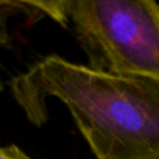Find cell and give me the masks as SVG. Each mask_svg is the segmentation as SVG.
I'll list each match as a JSON object with an SVG mask.
<instances>
[{"label": "cell", "mask_w": 159, "mask_h": 159, "mask_svg": "<svg viewBox=\"0 0 159 159\" xmlns=\"http://www.w3.org/2000/svg\"><path fill=\"white\" fill-rule=\"evenodd\" d=\"M27 119H48L59 99L96 159H159V80L102 72L51 53L9 83Z\"/></svg>", "instance_id": "6da1fadb"}, {"label": "cell", "mask_w": 159, "mask_h": 159, "mask_svg": "<svg viewBox=\"0 0 159 159\" xmlns=\"http://www.w3.org/2000/svg\"><path fill=\"white\" fill-rule=\"evenodd\" d=\"M48 18L69 29L87 66L159 80V5L152 0L45 1Z\"/></svg>", "instance_id": "7a4b0ae2"}, {"label": "cell", "mask_w": 159, "mask_h": 159, "mask_svg": "<svg viewBox=\"0 0 159 159\" xmlns=\"http://www.w3.org/2000/svg\"><path fill=\"white\" fill-rule=\"evenodd\" d=\"M0 159H33L26 152H24L19 146L11 145L3 146L0 149Z\"/></svg>", "instance_id": "3957f363"}]
</instances>
